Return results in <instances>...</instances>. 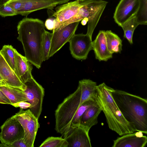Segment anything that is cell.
<instances>
[{
	"instance_id": "obj_1",
	"label": "cell",
	"mask_w": 147,
	"mask_h": 147,
	"mask_svg": "<svg viewBox=\"0 0 147 147\" xmlns=\"http://www.w3.org/2000/svg\"><path fill=\"white\" fill-rule=\"evenodd\" d=\"M97 85L90 79L79 81L76 90L65 98L55 111V130L63 137L69 129L78 109L86 101L94 100Z\"/></svg>"
},
{
	"instance_id": "obj_2",
	"label": "cell",
	"mask_w": 147,
	"mask_h": 147,
	"mask_svg": "<svg viewBox=\"0 0 147 147\" xmlns=\"http://www.w3.org/2000/svg\"><path fill=\"white\" fill-rule=\"evenodd\" d=\"M17 29V39L22 45L25 57L39 69L42 62V45L46 31L44 23L39 19L26 17L19 22Z\"/></svg>"
},
{
	"instance_id": "obj_3",
	"label": "cell",
	"mask_w": 147,
	"mask_h": 147,
	"mask_svg": "<svg viewBox=\"0 0 147 147\" xmlns=\"http://www.w3.org/2000/svg\"><path fill=\"white\" fill-rule=\"evenodd\" d=\"M112 97L122 115L137 131L147 133V100L125 91L115 90Z\"/></svg>"
},
{
	"instance_id": "obj_4",
	"label": "cell",
	"mask_w": 147,
	"mask_h": 147,
	"mask_svg": "<svg viewBox=\"0 0 147 147\" xmlns=\"http://www.w3.org/2000/svg\"><path fill=\"white\" fill-rule=\"evenodd\" d=\"M114 89L102 83L96 88L95 101L103 112L110 129L119 136L137 131L122 115L112 95Z\"/></svg>"
},
{
	"instance_id": "obj_5",
	"label": "cell",
	"mask_w": 147,
	"mask_h": 147,
	"mask_svg": "<svg viewBox=\"0 0 147 147\" xmlns=\"http://www.w3.org/2000/svg\"><path fill=\"white\" fill-rule=\"evenodd\" d=\"M108 2L102 0H85L77 14L70 19L63 23L61 27L70 24L88 19L86 34L91 37L106 7Z\"/></svg>"
},
{
	"instance_id": "obj_6",
	"label": "cell",
	"mask_w": 147,
	"mask_h": 147,
	"mask_svg": "<svg viewBox=\"0 0 147 147\" xmlns=\"http://www.w3.org/2000/svg\"><path fill=\"white\" fill-rule=\"evenodd\" d=\"M24 84L26 86L24 91L27 102L31 105L29 109L38 119L42 111L44 89L33 77L27 80Z\"/></svg>"
},
{
	"instance_id": "obj_7",
	"label": "cell",
	"mask_w": 147,
	"mask_h": 147,
	"mask_svg": "<svg viewBox=\"0 0 147 147\" xmlns=\"http://www.w3.org/2000/svg\"><path fill=\"white\" fill-rule=\"evenodd\" d=\"M14 115L23 128L25 142L29 147H34L36 134L39 127L38 119L29 109L24 110L20 108L19 111Z\"/></svg>"
},
{
	"instance_id": "obj_8",
	"label": "cell",
	"mask_w": 147,
	"mask_h": 147,
	"mask_svg": "<svg viewBox=\"0 0 147 147\" xmlns=\"http://www.w3.org/2000/svg\"><path fill=\"white\" fill-rule=\"evenodd\" d=\"M80 22L68 24L52 33L49 58L59 51L75 34Z\"/></svg>"
},
{
	"instance_id": "obj_9",
	"label": "cell",
	"mask_w": 147,
	"mask_h": 147,
	"mask_svg": "<svg viewBox=\"0 0 147 147\" xmlns=\"http://www.w3.org/2000/svg\"><path fill=\"white\" fill-rule=\"evenodd\" d=\"M0 141L4 144H10L24 138V131L20 123L13 115L7 119L1 126Z\"/></svg>"
},
{
	"instance_id": "obj_10",
	"label": "cell",
	"mask_w": 147,
	"mask_h": 147,
	"mask_svg": "<svg viewBox=\"0 0 147 147\" xmlns=\"http://www.w3.org/2000/svg\"><path fill=\"white\" fill-rule=\"evenodd\" d=\"M90 129L80 124L71 125L63 137L68 143V147H91L89 132Z\"/></svg>"
},
{
	"instance_id": "obj_11",
	"label": "cell",
	"mask_w": 147,
	"mask_h": 147,
	"mask_svg": "<svg viewBox=\"0 0 147 147\" xmlns=\"http://www.w3.org/2000/svg\"><path fill=\"white\" fill-rule=\"evenodd\" d=\"M72 57L79 60H85L92 50V38L82 33L75 34L69 41Z\"/></svg>"
},
{
	"instance_id": "obj_12",
	"label": "cell",
	"mask_w": 147,
	"mask_h": 147,
	"mask_svg": "<svg viewBox=\"0 0 147 147\" xmlns=\"http://www.w3.org/2000/svg\"><path fill=\"white\" fill-rule=\"evenodd\" d=\"M85 1L80 2L76 0L57 7L53 13L52 16L55 18L53 20L55 25L53 32L60 28L63 23L75 16Z\"/></svg>"
},
{
	"instance_id": "obj_13",
	"label": "cell",
	"mask_w": 147,
	"mask_h": 147,
	"mask_svg": "<svg viewBox=\"0 0 147 147\" xmlns=\"http://www.w3.org/2000/svg\"><path fill=\"white\" fill-rule=\"evenodd\" d=\"M139 0H121L114 14L115 22L121 26L124 22L135 15L139 8Z\"/></svg>"
},
{
	"instance_id": "obj_14",
	"label": "cell",
	"mask_w": 147,
	"mask_h": 147,
	"mask_svg": "<svg viewBox=\"0 0 147 147\" xmlns=\"http://www.w3.org/2000/svg\"><path fill=\"white\" fill-rule=\"evenodd\" d=\"M122 135L113 140L112 147H144L147 137L140 131Z\"/></svg>"
},
{
	"instance_id": "obj_15",
	"label": "cell",
	"mask_w": 147,
	"mask_h": 147,
	"mask_svg": "<svg viewBox=\"0 0 147 147\" xmlns=\"http://www.w3.org/2000/svg\"><path fill=\"white\" fill-rule=\"evenodd\" d=\"M15 55L16 65L14 72L20 80L24 84L27 80L33 77L32 74V64L16 49Z\"/></svg>"
},
{
	"instance_id": "obj_16",
	"label": "cell",
	"mask_w": 147,
	"mask_h": 147,
	"mask_svg": "<svg viewBox=\"0 0 147 147\" xmlns=\"http://www.w3.org/2000/svg\"><path fill=\"white\" fill-rule=\"evenodd\" d=\"M92 50L95 58L99 61H107L112 58L113 54L108 50L105 34V31L100 30L95 39L92 41Z\"/></svg>"
},
{
	"instance_id": "obj_17",
	"label": "cell",
	"mask_w": 147,
	"mask_h": 147,
	"mask_svg": "<svg viewBox=\"0 0 147 147\" xmlns=\"http://www.w3.org/2000/svg\"><path fill=\"white\" fill-rule=\"evenodd\" d=\"M0 75L6 85L22 88H26L22 82L4 59L0 53Z\"/></svg>"
},
{
	"instance_id": "obj_18",
	"label": "cell",
	"mask_w": 147,
	"mask_h": 147,
	"mask_svg": "<svg viewBox=\"0 0 147 147\" xmlns=\"http://www.w3.org/2000/svg\"><path fill=\"white\" fill-rule=\"evenodd\" d=\"M22 8L18 11L17 14L27 16L30 13L44 9H52L57 4L41 0H24Z\"/></svg>"
},
{
	"instance_id": "obj_19",
	"label": "cell",
	"mask_w": 147,
	"mask_h": 147,
	"mask_svg": "<svg viewBox=\"0 0 147 147\" xmlns=\"http://www.w3.org/2000/svg\"><path fill=\"white\" fill-rule=\"evenodd\" d=\"M0 89L10 101L11 104L21 101L27 102L26 93L21 88L7 85H0Z\"/></svg>"
},
{
	"instance_id": "obj_20",
	"label": "cell",
	"mask_w": 147,
	"mask_h": 147,
	"mask_svg": "<svg viewBox=\"0 0 147 147\" xmlns=\"http://www.w3.org/2000/svg\"><path fill=\"white\" fill-rule=\"evenodd\" d=\"M102 109L98 104L88 108L82 116L80 120V124L90 129L98 123V118Z\"/></svg>"
},
{
	"instance_id": "obj_21",
	"label": "cell",
	"mask_w": 147,
	"mask_h": 147,
	"mask_svg": "<svg viewBox=\"0 0 147 147\" xmlns=\"http://www.w3.org/2000/svg\"><path fill=\"white\" fill-rule=\"evenodd\" d=\"M107 48L109 52L113 54L120 53L122 50V41L119 37L111 30L105 31Z\"/></svg>"
},
{
	"instance_id": "obj_22",
	"label": "cell",
	"mask_w": 147,
	"mask_h": 147,
	"mask_svg": "<svg viewBox=\"0 0 147 147\" xmlns=\"http://www.w3.org/2000/svg\"><path fill=\"white\" fill-rule=\"evenodd\" d=\"M138 25L134 16L123 23L121 26L124 31V37L131 44L133 43L132 38L134 31Z\"/></svg>"
},
{
	"instance_id": "obj_23",
	"label": "cell",
	"mask_w": 147,
	"mask_h": 147,
	"mask_svg": "<svg viewBox=\"0 0 147 147\" xmlns=\"http://www.w3.org/2000/svg\"><path fill=\"white\" fill-rule=\"evenodd\" d=\"M15 49L11 45H4L0 50L3 57L11 69L15 70L16 61L15 55Z\"/></svg>"
},
{
	"instance_id": "obj_24",
	"label": "cell",
	"mask_w": 147,
	"mask_h": 147,
	"mask_svg": "<svg viewBox=\"0 0 147 147\" xmlns=\"http://www.w3.org/2000/svg\"><path fill=\"white\" fill-rule=\"evenodd\" d=\"M138 9L135 15L136 21L138 25L147 24V0H139Z\"/></svg>"
},
{
	"instance_id": "obj_25",
	"label": "cell",
	"mask_w": 147,
	"mask_h": 147,
	"mask_svg": "<svg viewBox=\"0 0 147 147\" xmlns=\"http://www.w3.org/2000/svg\"><path fill=\"white\" fill-rule=\"evenodd\" d=\"M68 143L61 137H49L41 144L40 147H68Z\"/></svg>"
},
{
	"instance_id": "obj_26",
	"label": "cell",
	"mask_w": 147,
	"mask_h": 147,
	"mask_svg": "<svg viewBox=\"0 0 147 147\" xmlns=\"http://www.w3.org/2000/svg\"><path fill=\"white\" fill-rule=\"evenodd\" d=\"M97 104L95 101L92 100H87L83 103L76 112L71 121V126L80 124L81 117L85 111L89 107Z\"/></svg>"
},
{
	"instance_id": "obj_27",
	"label": "cell",
	"mask_w": 147,
	"mask_h": 147,
	"mask_svg": "<svg viewBox=\"0 0 147 147\" xmlns=\"http://www.w3.org/2000/svg\"><path fill=\"white\" fill-rule=\"evenodd\" d=\"M52 33L45 31L42 45V60L45 61L49 58V54L50 48Z\"/></svg>"
},
{
	"instance_id": "obj_28",
	"label": "cell",
	"mask_w": 147,
	"mask_h": 147,
	"mask_svg": "<svg viewBox=\"0 0 147 147\" xmlns=\"http://www.w3.org/2000/svg\"><path fill=\"white\" fill-rule=\"evenodd\" d=\"M16 12L7 3L0 5V16L5 17L17 15Z\"/></svg>"
},
{
	"instance_id": "obj_29",
	"label": "cell",
	"mask_w": 147,
	"mask_h": 147,
	"mask_svg": "<svg viewBox=\"0 0 147 147\" xmlns=\"http://www.w3.org/2000/svg\"><path fill=\"white\" fill-rule=\"evenodd\" d=\"M0 146L2 147H29L25 142L24 138L16 140L10 144H4L1 143Z\"/></svg>"
},
{
	"instance_id": "obj_30",
	"label": "cell",
	"mask_w": 147,
	"mask_h": 147,
	"mask_svg": "<svg viewBox=\"0 0 147 147\" xmlns=\"http://www.w3.org/2000/svg\"><path fill=\"white\" fill-rule=\"evenodd\" d=\"M7 3L16 13L22 8L24 4V0H14Z\"/></svg>"
},
{
	"instance_id": "obj_31",
	"label": "cell",
	"mask_w": 147,
	"mask_h": 147,
	"mask_svg": "<svg viewBox=\"0 0 147 147\" xmlns=\"http://www.w3.org/2000/svg\"><path fill=\"white\" fill-rule=\"evenodd\" d=\"M16 0H0V5L5 4L12 1ZM43 1L51 2L57 5L64 4L68 2L70 0H41Z\"/></svg>"
},
{
	"instance_id": "obj_32",
	"label": "cell",
	"mask_w": 147,
	"mask_h": 147,
	"mask_svg": "<svg viewBox=\"0 0 147 147\" xmlns=\"http://www.w3.org/2000/svg\"><path fill=\"white\" fill-rule=\"evenodd\" d=\"M11 105L16 107H20L23 109L29 108L31 106L30 103L26 101H21Z\"/></svg>"
},
{
	"instance_id": "obj_33",
	"label": "cell",
	"mask_w": 147,
	"mask_h": 147,
	"mask_svg": "<svg viewBox=\"0 0 147 147\" xmlns=\"http://www.w3.org/2000/svg\"><path fill=\"white\" fill-rule=\"evenodd\" d=\"M53 20L49 18L47 19L46 21L45 24V26L48 30H53L55 25Z\"/></svg>"
},
{
	"instance_id": "obj_34",
	"label": "cell",
	"mask_w": 147,
	"mask_h": 147,
	"mask_svg": "<svg viewBox=\"0 0 147 147\" xmlns=\"http://www.w3.org/2000/svg\"><path fill=\"white\" fill-rule=\"evenodd\" d=\"M1 84L0 83V85ZM0 103L11 105L9 100L4 94L0 89Z\"/></svg>"
},
{
	"instance_id": "obj_35",
	"label": "cell",
	"mask_w": 147,
	"mask_h": 147,
	"mask_svg": "<svg viewBox=\"0 0 147 147\" xmlns=\"http://www.w3.org/2000/svg\"><path fill=\"white\" fill-rule=\"evenodd\" d=\"M88 21V18H85L83 19L81 21V23L82 25H85Z\"/></svg>"
},
{
	"instance_id": "obj_36",
	"label": "cell",
	"mask_w": 147,
	"mask_h": 147,
	"mask_svg": "<svg viewBox=\"0 0 147 147\" xmlns=\"http://www.w3.org/2000/svg\"><path fill=\"white\" fill-rule=\"evenodd\" d=\"M0 83L3 85H6L4 82L3 79L0 75Z\"/></svg>"
},
{
	"instance_id": "obj_37",
	"label": "cell",
	"mask_w": 147,
	"mask_h": 147,
	"mask_svg": "<svg viewBox=\"0 0 147 147\" xmlns=\"http://www.w3.org/2000/svg\"><path fill=\"white\" fill-rule=\"evenodd\" d=\"M77 0L78 1L80 2H82V1H84L85 0Z\"/></svg>"
}]
</instances>
